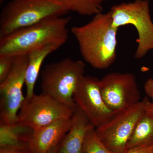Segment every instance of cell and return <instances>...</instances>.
<instances>
[{
  "mask_svg": "<svg viewBox=\"0 0 153 153\" xmlns=\"http://www.w3.org/2000/svg\"><path fill=\"white\" fill-rule=\"evenodd\" d=\"M118 29L113 27L109 11L96 14L90 22L83 26L73 27L71 32L85 62L94 68L105 69L116 58Z\"/></svg>",
  "mask_w": 153,
  "mask_h": 153,
  "instance_id": "obj_1",
  "label": "cell"
},
{
  "mask_svg": "<svg viewBox=\"0 0 153 153\" xmlns=\"http://www.w3.org/2000/svg\"><path fill=\"white\" fill-rule=\"evenodd\" d=\"M71 17H49L36 25L0 37V57L28 55L37 48L54 42L65 44Z\"/></svg>",
  "mask_w": 153,
  "mask_h": 153,
  "instance_id": "obj_2",
  "label": "cell"
},
{
  "mask_svg": "<svg viewBox=\"0 0 153 153\" xmlns=\"http://www.w3.org/2000/svg\"><path fill=\"white\" fill-rule=\"evenodd\" d=\"M68 11L57 0H12L0 16V37Z\"/></svg>",
  "mask_w": 153,
  "mask_h": 153,
  "instance_id": "obj_3",
  "label": "cell"
},
{
  "mask_svg": "<svg viewBox=\"0 0 153 153\" xmlns=\"http://www.w3.org/2000/svg\"><path fill=\"white\" fill-rule=\"evenodd\" d=\"M85 68L83 61L68 57L47 64L41 72L42 91L75 109L76 105L73 94L79 81L84 76Z\"/></svg>",
  "mask_w": 153,
  "mask_h": 153,
  "instance_id": "obj_4",
  "label": "cell"
},
{
  "mask_svg": "<svg viewBox=\"0 0 153 153\" xmlns=\"http://www.w3.org/2000/svg\"><path fill=\"white\" fill-rule=\"evenodd\" d=\"M114 27L133 26L137 32V47L135 58L141 59L153 49V23L148 0H134L113 6L110 11Z\"/></svg>",
  "mask_w": 153,
  "mask_h": 153,
  "instance_id": "obj_5",
  "label": "cell"
},
{
  "mask_svg": "<svg viewBox=\"0 0 153 153\" xmlns=\"http://www.w3.org/2000/svg\"><path fill=\"white\" fill-rule=\"evenodd\" d=\"M146 98L120 112L109 121L96 128L100 139L112 153H125L138 122L146 113Z\"/></svg>",
  "mask_w": 153,
  "mask_h": 153,
  "instance_id": "obj_6",
  "label": "cell"
},
{
  "mask_svg": "<svg viewBox=\"0 0 153 153\" xmlns=\"http://www.w3.org/2000/svg\"><path fill=\"white\" fill-rule=\"evenodd\" d=\"M74 110L47 94H34L25 100L16 123L36 130L55 121L71 117Z\"/></svg>",
  "mask_w": 153,
  "mask_h": 153,
  "instance_id": "obj_7",
  "label": "cell"
},
{
  "mask_svg": "<svg viewBox=\"0 0 153 153\" xmlns=\"http://www.w3.org/2000/svg\"><path fill=\"white\" fill-rule=\"evenodd\" d=\"M28 55L15 57L10 73L0 83V123L17 122L19 110L25 100L23 94Z\"/></svg>",
  "mask_w": 153,
  "mask_h": 153,
  "instance_id": "obj_8",
  "label": "cell"
},
{
  "mask_svg": "<svg viewBox=\"0 0 153 153\" xmlns=\"http://www.w3.org/2000/svg\"><path fill=\"white\" fill-rule=\"evenodd\" d=\"M100 88L105 102L115 114L140 101L136 78L132 73L106 74L100 79Z\"/></svg>",
  "mask_w": 153,
  "mask_h": 153,
  "instance_id": "obj_9",
  "label": "cell"
},
{
  "mask_svg": "<svg viewBox=\"0 0 153 153\" xmlns=\"http://www.w3.org/2000/svg\"><path fill=\"white\" fill-rule=\"evenodd\" d=\"M73 99L95 128L109 121L116 114L103 100L97 77L84 75L74 91Z\"/></svg>",
  "mask_w": 153,
  "mask_h": 153,
  "instance_id": "obj_10",
  "label": "cell"
},
{
  "mask_svg": "<svg viewBox=\"0 0 153 153\" xmlns=\"http://www.w3.org/2000/svg\"><path fill=\"white\" fill-rule=\"evenodd\" d=\"M71 125V117L66 118L33 131L28 143L29 149L33 153H48L60 144Z\"/></svg>",
  "mask_w": 153,
  "mask_h": 153,
  "instance_id": "obj_11",
  "label": "cell"
},
{
  "mask_svg": "<svg viewBox=\"0 0 153 153\" xmlns=\"http://www.w3.org/2000/svg\"><path fill=\"white\" fill-rule=\"evenodd\" d=\"M92 126L85 114L76 105L71 117V128L60 143L57 153H84L85 135Z\"/></svg>",
  "mask_w": 153,
  "mask_h": 153,
  "instance_id": "obj_12",
  "label": "cell"
},
{
  "mask_svg": "<svg viewBox=\"0 0 153 153\" xmlns=\"http://www.w3.org/2000/svg\"><path fill=\"white\" fill-rule=\"evenodd\" d=\"M63 44L60 42L49 43L33 50L28 54V64L25 74L27 94L25 100L29 99L35 94V84L44 60Z\"/></svg>",
  "mask_w": 153,
  "mask_h": 153,
  "instance_id": "obj_13",
  "label": "cell"
},
{
  "mask_svg": "<svg viewBox=\"0 0 153 153\" xmlns=\"http://www.w3.org/2000/svg\"><path fill=\"white\" fill-rule=\"evenodd\" d=\"M33 131L17 123L10 125L0 123V147L28 148Z\"/></svg>",
  "mask_w": 153,
  "mask_h": 153,
  "instance_id": "obj_14",
  "label": "cell"
},
{
  "mask_svg": "<svg viewBox=\"0 0 153 153\" xmlns=\"http://www.w3.org/2000/svg\"><path fill=\"white\" fill-rule=\"evenodd\" d=\"M153 144V118L145 113L135 127L127 146V151Z\"/></svg>",
  "mask_w": 153,
  "mask_h": 153,
  "instance_id": "obj_15",
  "label": "cell"
},
{
  "mask_svg": "<svg viewBox=\"0 0 153 153\" xmlns=\"http://www.w3.org/2000/svg\"><path fill=\"white\" fill-rule=\"evenodd\" d=\"M68 11L85 16H94L102 13L101 5L93 0H57Z\"/></svg>",
  "mask_w": 153,
  "mask_h": 153,
  "instance_id": "obj_16",
  "label": "cell"
},
{
  "mask_svg": "<svg viewBox=\"0 0 153 153\" xmlns=\"http://www.w3.org/2000/svg\"><path fill=\"white\" fill-rule=\"evenodd\" d=\"M84 153H112L100 139L94 126L87 132L83 145Z\"/></svg>",
  "mask_w": 153,
  "mask_h": 153,
  "instance_id": "obj_17",
  "label": "cell"
},
{
  "mask_svg": "<svg viewBox=\"0 0 153 153\" xmlns=\"http://www.w3.org/2000/svg\"><path fill=\"white\" fill-rule=\"evenodd\" d=\"M15 57H0V83L2 82L10 73Z\"/></svg>",
  "mask_w": 153,
  "mask_h": 153,
  "instance_id": "obj_18",
  "label": "cell"
},
{
  "mask_svg": "<svg viewBox=\"0 0 153 153\" xmlns=\"http://www.w3.org/2000/svg\"><path fill=\"white\" fill-rule=\"evenodd\" d=\"M125 153H153V144L133 148L128 150Z\"/></svg>",
  "mask_w": 153,
  "mask_h": 153,
  "instance_id": "obj_19",
  "label": "cell"
},
{
  "mask_svg": "<svg viewBox=\"0 0 153 153\" xmlns=\"http://www.w3.org/2000/svg\"><path fill=\"white\" fill-rule=\"evenodd\" d=\"M0 153H33L28 148L0 147Z\"/></svg>",
  "mask_w": 153,
  "mask_h": 153,
  "instance_id": "obj_20",
  "label": "cell"
},
{
  "mask_svg": "<svg viewBox=\"0 0 153 153\" xmlns=\"http://www.w3.org/2000/svg\"><path fill=\"white\" fill-rule=\"evenodd\" d=\"M144 89L146 94L152 100L153 104V78H149L145 82Z\"/></svg>",
  "mask_w": 153,
  "mask_h": 153,
  "instance_id": "obj_21",
  "label": "cell"
},
{
  "mask_svg": "<svg viewBox=\"0 0 153 153\" xmlns=\"http://www.w3.org/2000/svg\"><path fill=\"white\" fill-rule=\"evenodd\" d=\"M146 113L153 118V104L148 100L146 105Z\"/></svg>",
  "mask_w": 153,
  "mask_h": 153,
  "instance_id": "obj_22",
  "label": "cell"
},
{
  "mask_svg": "<svg viewBox=\"0 0 153 153\" xmlns=\"http://www.w3.org/2000/svg\"><path fill=\"white\" fill-rule=\"evenodd\" d=\"M59 145L55 147L52 148V149H51L50 150H49L47 153H57Z\"/></svg>",
  "mask_w": 153,
  "mask_h": 153,
  "instance_id": "obj_23",
  "label": "cell"
},
{
  "mask_svg": "<svg viewBox=\"0 0 153 153\" xmlns=\"http://www.w3.org/2000/svg\"><path fill=\"white\" fill-rule=\"evenodd\" d=\"M93 1H94L95 2L96 4L101 5V4H102V3L104 2V1H107V0H93Z\"/></svg>",
  "mask_w": 153,
  "mask_h": 153,
  "instance_id": "obj_24",
  "label": "cell"
},
{
  "mask_svg": "<svg viewBox=\"0 0 153 153\" xmlns=\"http://www.w3.org/2000/svg\"><path fill=\"white\" fill-rule=\"evenodd\" d=\"M4 0H0V3H2L3 2V1H4Z\"/></svg>",
  "mask_w": 153,
  "mask_h": 153,
  "instance_id": "obj_25",
  "label": "cell"
}]
</instances>
